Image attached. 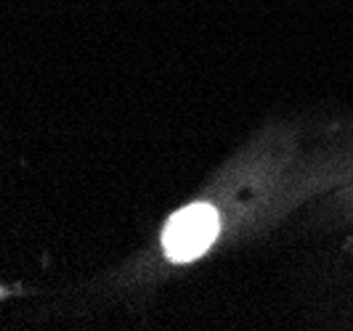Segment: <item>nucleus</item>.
Listing matches in <instances>:
<instances>
[{
	"label": "nucleus",
	"instance_id": "obj_1",
	"mask_svg": "<svg viewBox=\"0 0 353 331\" xmlns=\"http://www.w3.org/2000/svg\"><path fill=\"white\" fill-rule=\"evenodd\" d=\"M218 236V212L208 204H192L170 217L162 233L165 252L170 260L186 262L199 257Z\"/></svg>",
	"mask_w": 353,
	"mask_h": 331
},
{
	"label": "nucleus",
	"instance_id": "obj_2",
	"mask_svg": "<svg viewBox=\"0 0 353 331\" xmlns=\"http://www.w3.org/2000/svg\"><path fill=\"white\" fill-rule=\"evenodd\" d=\"M0 295H3V292H0Z\"/></svg>",
	"mask_w": 353,
	"mask_h": 331
}]
</instances>
